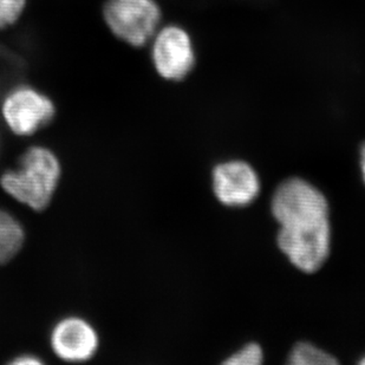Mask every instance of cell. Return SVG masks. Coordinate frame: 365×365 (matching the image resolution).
<instances>
[{"label":"cell","instance_id":"6da1fadb","mask_svg":"<svg viewBox=\"0 0 365 365\" xmlns=\"http://www.w3.org/2000/svg\"><path fill=\"white\" fill-rule=\"evenodd\" d=\"M273 217L280 225L277 242L297 269L314 272L330 251L329 205L324 195L305 180L282 183L272 199Z\"/></svg>","mask_w":365,"mask_h":365},{"label":"cell","instance_id":"7a4b0ae2","mask_svg":"<svg viewBox=\"0 0 365 365\" xmlns=\"http://www.w3.org/2000/svg\"><path fill=\"white\" fill-rule=\"evenodd\" d=\"M61 163L50 149L35 145L19 160L18 168L4 173L0 185L11 197L34 210L51 202L61 179Z\"/></svg>","mask_w":365,"mask_h":365},{"label":"cell","instance_id":"3957f363","mask_svg":"<svg viewBox=\"0 0 365 365\" xmlns=\"http://www.w3.org/2000/svg\"><path fill=\"white\" fill-rule=\"evenodd\" d=\"M102 14L111 34L134 48L152 41L163 18L156 0H107Z\"/></svg>","mask_w":365,"mask_h":365},{"label":"cell","instance_id":"277c9868","mask_svg":"<svg viewBox=\"0 0 365 365\" xmlns=\"http://www.w3.org/2000/svg\"><path fill=\"white\" fill-rule=\"evenodd\" d=\"M1 115L14 135L31 136L53 120L56 107L44 93L30 86H19L4 97Z\"/></svg>","mask_w":365,"mask_h":365},{"label":"cell","instance_id":"5b68a950","mask_svg":"<svg viewBox=\"0 0 365 365\" xmlns=\"http://www.w3.org/2000/svg\"><path fill=\"white\" fill-rule=\"evenodd\" d=\"M152 61L156 73L165 80L186 78L197 61L190 34L179 25L158 30L152 39Z\"/></svg>","mask_w":365,"mask_h":365},{"label":"cell","instance_id":"8992f818","mask_svg":"<svg viewBox=\"0 0 365 365\" xmlns=\"http://www.w3.org/2000/svg\"><path fill=\"white\" fill-rule=\"evenodd\" d=\"M52 351L64 362L82 363L93 359L98 349V334L93 325L78 317L64 318L52 329Z\"/></svg>","mask_w":365,"mask_h":365},{"label":"cell","instance_id":"52a82bcc","mask_svg":"<svg viewBox=\"0 0 365 365\" xmlns=\"http://www.w3.org/2000/svg\"><path fill=\"white\" fill-rule=\"evenodd\" d=\"M214 193L226 206H246L258 197L260 182L255 169L244 161H230L214 168Z\"/></svg>","mask_w":365,"mask_h":365},{"label":"cell","instance_id":"ba28073f","mask_svg":"<svg viewBox=\"0 0 365 365\" xmlns=\"http://www.w3.org/2000/svg\"><path fill=\"white\" fill-rule=\"evenodd\" d=\"M25 242L24 228L10 213L0 210V264L17 255Z\"/></svg>","mask_w":365,"mask_h":365},{"label":"cell","instance_id":"9c48e42d","mask_svg":"<svg viewBox=\"0 0 365 365\" xmlns=\"http://www.w3.org/2000/svg\"><path fill=\"white\" fill-rule=\"evenodd\" d=\"M289 363L292 365H334L337 364V359L314 345L299 343L289 354Z\"/></svg>","mask_w":365,"mask_h":365},{"label":"cell","instance_id":"30bf717a","mask_svg":"<svg viewBox=\"0 0 365 365\" xmlns=\"http://www.w3.org/2000/svg\"><path fill=\"white\" fill-rule=\"evenodd\" d=\"M28 0H0V30L16 24L24 14Z\"/></svg>","mask_w":365,"mask_h":365},{"label":"cell","instance_id":"8fae6325","mask_svg":"<svg viewBox=\"0 0 365 365\" xmlns=\"http://www.w3.org/2000/svg\"><path fill=\"white\" fill-rule=\"evenodd\" d=\"M262 362V350L258 344L251 343L235 352L225 361L226 365H259Z\"/></svg>","mask_w":365,"mask_h":365},{"label":"cell","instance_id":"7c38bea8","mask_svg":"<svg viewBox=\"0 0 365 365\" xmlns=\"http://www.w3.org/2000/svg\"><path fill=\"white\" fill-rule=\"evenodd\" d=\"M14 364H41V361L35 356L26 355L21 356L18 359H14Z\"/></svg>","mask_w":365,"mask_h":365},{"label":"cell","instance_id":"4fadbf2b","mask_svg":"<svg viewBox=\"0 0 365 365\" xmlns=\"http://www.w3.org/2000/svg\"><path fill=\"white\" fill-rule=\"evenodd\" d=\"M361 169H362L363 180H364L365 183V143L361 149Z\"/></svg>","mask_w":365,"mask_h":365},{"label":"cell","instance_id":"5bb4252c","mask_svg":"<svg viewBox=\"0 0 365 365\" xmlns=\"http://www.w3.org/2000/svg\"><path fill=\"white\" fill-rule=\"evenodd\" d=\"M359 364L365 365V356L362 359H361V361H359Z\"/></svg>","mask_w":365,"mask_h":365}]
</instances>
